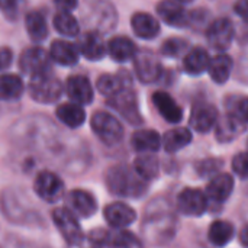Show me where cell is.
I'll return each mask as SVG.
<instances>
[{"label": "cell", "instance_id": "obj_40", "mask_svg": "<svg viewBox=\"0 0 248 248\" xmlns=\"http://www.w3.org/2000/svg\"><path fill=\"white\" fill-rule=\"evenodd\" d=\"M232 170L238 177L248 179V153H238L232 158Z\"/></svg>", "mask_w": 248, "mask_h": 248}, {"label": "cell", "instance_id": "obj_16", "mask_svg": "<svg viewBox=\"0 0 248 248\" xmlns=\"http://www.w3.org/2000/svg\"><path fill=\"white\" fill-rule=\"evenodd\" d=\"M134 68L137 73V77L142 81V83H154L160 78L161 76V64L160 61L150 55V54H141V55H135L134 60Z\"/></svg>", "mask_w": 248, "mask_h": 248}, {"label": "cell", "instance_id": "obj_21", "mask_svg": "<svg viewBox=\"0 0 248 248\" xmlns=\"http://www.w3.org/2000/svg\"><path fill=\"white\" fill-rule=\"evenodd\" d=\"M49 57L61 65H74L78 62V48L67 41H54L49 48Z\"/></svg>", "mask_w": 248, "mask_h": 248}, {"label": "cell", "instance_id": "obj_44", "mask_svg": "<svg viewBox=\"0 0 248 248\" xmlns=\"http://www.w3.org/2000/svg\"><path fill=\"white\" fill-rule=\"evenodd\" d=\"M240 243L246 248H248V225H246L240 232Z\"/></svg>", "mask_w": 248, "mask_h": 248}, {"label": "cell", "instance_id": "obj_5", "mask_svg": "<svg viewBox=\"0 0 248 248\" xmlns=\"http://www.w3.org/2000/svg\"><path fill=\"white\" fill-rule=\"evenodd\" d=\"M52 221L60 231L61 237L70 246H80L83 243V230L78 224L77 217L67 208H57L52 211Z\"/></svg>", "mask_w": 248, "mask_h": 248}, {"label": "cell", "instance_id": "obj_10", "mask_svg": "<svg viewBox=\"0 0 248 248\" xmlns=\"http://www.w3.org/2000/svg\"><path fill=\"white\" fill-rule=\"evenodd\" d=\"M208 42L218 51H225L234 39V25L230 19L221 17L214 20L206 31Z\"/></svg>", "mask_w": 248, "mask_h": 248}, {"label": "cell", "instance_id": "obj_25", "mask_svg": "<svg viewBox=\"0 0 248 248\" xmlns=\"http://www.w3.org/2000/svg\"><path fill=\"white\" fill-rule=\"evenodd\" d=\"M209 62H211V58H209L208 51L201 46H195L185 55L183 67L189 74L198 76V74H202L205 70H208Z\"/></svg>", "mask_w": 248, "mask_h": 248}, {"label": "cell", "instance_id": "obj_26", "mask_svg": "<svg viewBox=\"0 0 248 248\" xmlns=\"http://www.w3.org/2000/svg\"><path fill=\"white\" fill-rule=\"evenodd\" d=\"M96 86H97V90L103 96L112 97L122 89L129 87L131 81H129V76H126V74H118V76L116 74H103L99 77Z\"/></svg>", "mask_w": 248, "mask_h": 248}, {"label": "cell", "instance_id": "obj_6", "mask_svg": "<svg viewBox=\"0 0 248 248\" xmlns=\"http://www.w3.org/2000/svg\"><path fill=\"white\" fill-rule=\"evenodd\" d=\"M108 105L113 108L124 119H126L132 125L142 124V116L138 109V100L134 90L129 87L122 89L112 97H108Z\"/></svg>", "mask_w": 248, "mask_h": 248}, {"label": "cell", "instance_id": "obj_14", "mask_svg": "<svg viewBox=\"0 0 248 248\" xmlns=\"http://www.w3.org/2000/svg\"><path fill=\"white\" fill-rule=\"evenodd\" d=\"M106 222L113 228H126L137 219V212L124 202H113L103 211Z\"/></svg>", "mask_w": 248, "mask_h": 248}, {"label": "cell", "instance_id": "obj_27", "mask_svg": "<svg viewBox=\"0 0 248 248\" xmlns=\"http://www.w3.org/2000/svg\"><path fill=\"white\" fill-rule=\"evenodd\" d=\"M192 132L187 128H173L161 138V145L167 153H176L187 147L192 141Z\"/></svg>", "mask_w": 248, "mask_h": 248}, {"label": "cell", "instance_id": "obj_1", "mask_svg": "<svg viewBox=\"0 0 248 248\" xmlns=\"http://www.w3.org/2000/svg\"><path fill=\"white\" fill-rule=\"evenodd\" d=\"M106 187L112 195L121 198H140L147 190V183L134 170L125 164L112 166L105 174Z\"/></svg>", "mask_w": 248, "mask_h": 248}, {"label": "cell", "instance_id": "obj_22", "mask_svg": "<svg viewBox=\"0 0 248 248\" xmlns=\"http://www.w3.org/2000/svg\"><path fill=\"white\" fill-rule=\"evenodd\" d=\"M131 26L137 36L142 39H153L160 32V23L158 20L144 12H138L131 19Z\"/></svg>", "mask_w": 248, "mask_h": 248}, {"label": "cell", "instance_id": "obj_28", "mask_svg": "<svg viewBox=\"0 0 248 248\" xmlns=\"http://www.w3.org/2000/svg\"><path fill=\"white\" fill-rule=\"evenodd\" d=\"M208 71H209L211 78L215 83H218V84L227 83V80L230 78L231 71H232V58L227 54L217 55L214 60H211Z\"/></svg>", "mask_w": 248, "mask_h": 248}, {"label": "cell", "instance_id": "obj_32", "mask_svg": "<svg viewBox=\"0 0 248 248\" xmlns=\"http://www.w3.org/2000/svg\"><path fill=\"white\" fill-rule=\"evenodd\" d=\"M25 25L31 39L35 42H42L48 36L46 20L41 12H29L25 17Z\"/></svg>", "mask_w": 248, "mask_h": 248}, {"label": "cell", "instance_id": "obj_17", "mask_svg": "<svg viewBox=\"0 0 248 248\" xmlns=\"http://www.w3.org/2000/svg\"><path fill=\"white\" fill-rule=\"evenodd\" d=\"M246 126H247V124L244 121H241L237 115L228 112L225 116L218 119V122L215 125V134H217L218 141L230 142V141L235 140L241 132H244Z\"/></svg>", "mask_w": 248, "mask_h": 248}, {"label": "cell", "instance_id": "obj_34", "mask_svg": "<svg viewBox=\"0 0 248 248\" xmlns=\"http://www.w3.org/2000/svg\"><path fill=\"white\" fill-rule=\"evenodd\" d=\"M25 4V0H0V10L9 20H16L20 17Z\"/></svg>", "mask_w": 248, "mask_h": 248}, {"label": "cell", "instance_id": "obj_7", "mask_svg": "<svg viewBox=\"0 0 248 248\" xmlns=\"http://www.w3.org/2000/svg\"><path fill=\"white\" fill-rule=\"evenodd\" d=\"M208 198L199 189H185L177 196V209L185 217H201L208 209Z\"/></svg>", "mask_w": 248, "mask_h": 248}, {"label": "cell", "instance_id": "obj_29", "mask_svg": "<svg viewBox=\"0 0 248 248\" xmlns=\"http://www.w3.org/2000/svg\"><path fill=\"white\" fill-rule=\"evenodd\" d=\"M134 170L142 180H153L160 173L158 158L154 154H141L134 161Z\"/></svg>", "mask_w": 248, "mask_h": 248}, {"label": "cell", "instance_id": "obj_13", "mask_svg": "<svg viewBox=\"0 0 248 248\" xmlns=\"http://www.w3.org/2000/svg\"><path fill=\"white\" fill-rule=\"evenodd\" d=\"M65 92L73 103H77L80 106L90 105L93 102L94 93L93 86L84 76H71L68 77L65 83Z\"/></svg>", "mask_w": 248, "mask_h": 248}, {"label": "cell", "instance_id": "obj_23", "mask_svg": "<svg viewBox=\"0 0 248 248\" xmlns=\"http://www.w3.org/2000/svg\"><path fill=\"white\" fill-rule=\"evenodd\" d=\"M108 52L115 61L125 62L128 60L135 58L137 55V45L126 36H115L108 42L106 46Z\"/></svg>", "mask_w": 248, "mask_h": 248}, {"label": "cell", "instance_id": "obj_39", "mask_svg": "<svg viewBox=\"0 0 248 248\" xmlns=\"http://www.w3.org/2000/svg\"><path fill=\"white\" fill-rule=\"evenodd\" d=\"M90 248H109L112 246L110 234L105 230H96L89 234Z\"/></svg>", "mask_w": 248, "mask_h": 248}, {"label": "cell", "instance_id": "obj_35", "mask_svg": "<svg viewBox=\"0 0 248 248\" xmlns=\"http://www.w3.org/2000/svg\"><path fill=\"white\" fill-rule=\"evenodd\" d=\"M228 112L237 115L241 121L248 124V97H231L228 103Z\"/></svg>", "mask_w": 248, "mask_h": 248}, {"label": "cell", "instance_id": "obj_33", "mask_svg": "<svg viewBox=\"0 0 248 248\" xmlns=\"http://www.w3.org/2000/svg\"><path fill=\"white\" fill-rule=\"evenodd\" d=\"M54 28L64 36H77L80 26L70 12H58L54 16Z\"/></svg>", "mask_w": 248, "mask_h": 248}, {"label": "cell", "instance_id": "obj_4", "mask_svg": "<svg viewBox=\"0 0 248 248\" xmlns=\"http://www.w3.org/2000/svg\"><path fill=\"white\" fill-rule=\"evenodd\" d=\"M33 190L39 199H42L46 203H55L60 202L64 198L65 193V185L60 179L58 174H55L51 170H42L36 174L33 182Z\"/></svg>", "mask_w": 248, "mask_h": 248}, {"label": "cell", "instance_id": "obj_8", "mask_svg": "<svg viewBox=\"0 0 248 248\" xmlns=\"http://www.w3.org/2000/svg\"><path fill=\"white\" fill-rule=\"evenodd\" d=\"M49 58L51 57L46 54L45 49L39 46H32L22 52L20 60H19V67L25 74H29L33 77V76L49 71V67H51Z\"/></svg>", "mask_w": 248, "mask_h": 248}, {"label": "cell", "instance_id": "obj_3", "mask_svg": "<svg viewBox=\"0 0 248 248\" xmlns=\"http://www.w3.org/2000/svg\"><path fill=\"white\" fill-rule=\"evenodd\" d=\"M29 94L38 103H54L62 94V84L54 74L46 71L32 77Z\"/></svg>", "mask_w": 248, "mask_h": 248}, {"label": "cell", "instance_id": "obj_43", "mask_svg": "<svg viewBox=\"0 0 248 248\" xmlns=\"http://www.w3.org/2000/svg\"><path fill=\"white\" fill-rule=\"evenodd\" d=\"M78 0H55V4L58 6L60 12H70L77 6Z\"/></svg>", "mask_w": 248, "mask_h": 248}, {"label": "cell", "instance_id": "obj_9", "mask_svg": "<svg viewBox=\"0 0 248 248\" xmlns=\"http://www.w3.org/2000/svg\"><path fill=\"white\" fill-rule=\"evenodd\" d=\"M65 208L77 218H90L97 209V202L94 196L83 189L71 190L65 198Z\"/></svg>", "mask_w": 248, "mask_h": 248}, {"label": "cell", "instance_id": "obj_2", "mask_svg": "<svg viewBox=\"0 0 248 248\" xmlns=\"http://www.w3.org/2000/svg\"><path fill=\"white\" fill-rule=\"evenodd\" d=\"M92 129L96 137L109 147L118 145L124 138V126L122 124L110 113L99 110L92 116Z\"/></svg>", "mask_w": 248, "mask_h": 248}, {"label": "cell", "instance_id": "obj_18", "mask_svg": "<svg viewBox=\"0 0 248 248\" xmlns=\"http://www.w3.org/2000/svg\"><path fill=\"white\" fill-rule=\"evenodd\" d=\"M153 102L160 115L170 124H177L183 118L182 108L176 103V100L166 92H155L153 94Z\"/></svg>", "mask_w": 248, "mask_h": 248}, {"label": "cell", "instance_id": "obj_12", "mask_svg": "<svg viewBox=\"0 0 248 248\" xmlns=\"http://www.w3.org/2000/svg\"><path fill=\"white\" fill-rule=\"evenodd\" d=\"M157 13L167 25L174 28L187 26L190 22V15L177 0H163L157 6Z\"/></svg>", "mask_w": 248, "mask_h": 248}, {"label": "cell", "instance_id": "obj_24", "mask_svg": "<svg viewBox=\"0 0 248 248\" xmlns=\"http://www.w3.org/2000/svg\"><path fill=\"white\" fill-rule=\"evenodd\" d=\"M57 118L67 125L68 128H78L84 124L86 119V112L83 109V106L77 105V103H62L55 110Z\"/></svg>", "mask_w": 248, "mask_h": 248}, {"label": "cell", "instance_id": "obj_15", "mask_svg": "<svg viewBox=\"0 0 248 248\" xmlns=\"http://www.w3.org/2000/svg\"><path fill=\"white\" fill-rule=\"evenodd\" d=\"M234 190V179L228 173L215 174L206 186V198L215 203H224Z\"/></svg>", "mask_w": 248, "mask_h": 248}, {"label": "cell", "instance_id": "obj_45", "mask_svg": "<svg viewBox=\"0 0 248 248\" xmlns=\"http://www.w3.org/2000/svg\"><path fill=\"white\" fill-rule=\"evenodd\" d=\"M179 3H189V1H192V0H177Z\"/></svg>", "mask_w": 248, "mask_h": 248}, {"label": "cell", "instance_id": "obj_30", "mask_svg": "<svg viewBox=\"0 0 248 248\" xmlns=\"http://www.w3.org/2000/svg\"><path fill=\"white\" fill-rule=\"evenodd\" d=\"M25 86L16 74L0 76V100H16L23 94Z\"/></svg>", "mask_w": 248, "mask_h": 248}, {"label": "cell", "instance_id": "obj_31", "mask_svg": "<svg viewBox=\"0 0 248 248\" xmlns=\"http://www.w3.org/2000/svg\"><path fill=\"white\" fill-rule=\"evenodd\" d=\"M235 234V228L231 222L228 221H215L209 227L208 238L209 241L217 246V247H224L227 246Z\"/></svg>", "mask_w": 248, "mask_h": 248}, {"label": "cell", "instance_id": "obj_41", "mask_svg": "<svg viewBox=\"0 0 248 248\" xmlns=\"http://www.w3.org/2000/svg\"><path fill=\"white\" fill-rule=\"evenodd\" d=\"M13 61V52L10 48L7 46H1L0 48V70H6L10 67Z\"/></svg>", "mask_w": 248, "mask_h": 248}, {"label": "cell", "instance_id": "obj_38", "mask_svg": "<svg viewBox=\"0 0 248 248\" xmlns=\"http://www.w3.org/2000/svg\"><path fill=\"white\" fill-rule=\"evenodd\" d=\"M112 248H144L141 241L131 232H121L112 240Z\"/></svg>", "mask_w": 248, "mask_h": 248}, {"label": "cell", "instance_id": "obj_20", "mask_svg": "<svg viewBox=\"0 0 248 248\" xmlns=\"http://www.w3.org/2000/svg\"><path fill=\"white\" fill-rule=\"evenodd\" d=\"M132 148L140 154H153L161 147V137L154 129H141L131 138Z\"/></svg>", "mask_w": 248, "mask_h": 248}, {"label": "cell", "instance_id": "obj_11", "mask_svg": "<svg viewBox=\"0 0 248 248\" xmlns=\"http://www.w3.org/2000/svg\"><path fill=\"white\" fill-rule=\"evenodd\" d=\"M218 119H219V115H218V110L214 105L199 103L193 108V110L190 113L189 124H190L193 131L201 132V134H206L215 128Z\"/></svg>", "mask_w": 248, "mask_h": 248}, {"label": "cell", "instance_id": "obj_36", "mask_svg": "<svg viewBox=\"0 0 248 248\" xmlns=\"http://www.w3.org/2000/svg\"><path fill=\"white\" fill-rule=\"evenodd\" d=\"M222 167V160L219 158H206L196 164V170L202 177H214Z\"/></svg>", "mask_w": 248, "mask_h": 248}, {"label": "cell", "instance_id": "obj_37", "mask_svg": "<svg viewBox=\"0 0 248 248\" xmlns=\"http://www.w3.org/2000/svg\"><path fill=\"white\" fill-rule=\"evenodd\" d=\"M187 42L185 39H180V38H171V39H167L163 46H161V52L167 57H179L180 54H183L187 48Z\"/></svg>", "mask_w": 248, "mask_h": 248}, {"label": "cell", "instance_id": "obj_42", "mask_svg": "<svg viewBox=\"0 0 248 248\" xmlns=\"http://www.w3.org/2000/svg\"><path fill=\"white\" fill-rule=\"evenodd\" d=\"M235 13L248 22V0H237L235 3Z\"/></svg>", "mask_w": 248, "mask_h": 248}, {"label": "cell", "instance_id": "obj_19", "mask_svg": "<svg viewBox=\"0 0 248 248\" xmlns=\"http://www.w3.org/2000/svg\"><path fill=\"white\" fill-rule=\"evenodd\" d=\"M78 52H81L87 60L97 61L103 58L106 52V45L102 36L96 32H86L78 39Z\"/></svg>", "mask_w": 248, "mask_h": 248}]
</instances>
